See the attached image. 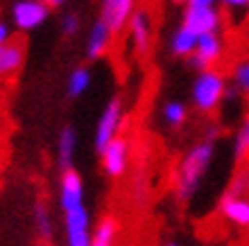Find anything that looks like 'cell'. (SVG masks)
<instances>
[{"label": "cell", "instance_id": "1", "mask_svg": "<svg viewBox=\"0 0 249 246\" xmlns=\"http://www.w3.org/2000/svg\"><path fill=\"white\" fill-rule=\"evenodd\" d=\"M59 208L64 214L66 246H91V213L84 203V181L72 167L64 169L59 179Z\"/></svg>", "mask_w": 249, "mask_h": 246}, {"label": "cell", "instance_id": "2", "mask_svg": "<svg viewBox=\"0 0 249 246\" xmlns=\"http://www.w3.org/2000/svg\"><path fill=\"white\" fill-rule=\"evenodd\" d=\"M213 154H215L213 140H202V143L193 145L184 154V158L177 165V172H175V192H177V199L188 201L197 192L199 183L204 181V176H206V172L211 167Z\"/></svg>", "mask_w": 249, "mask_h": 246}, {"label": "cell", "instance_id": "3", "mask_svg": "<svg viewBox=\"0 0 249 246\" xmlns=\"http://www.w3.org/2000/svg\"><path fill=\"white\" fill-rule=\"evenodd\" d=\"M224 95H227V79L222 77V72H217L215 68L197 72L190 88V99L199 113H213L222 104Z\"/></svg>", "mask_w": 249, "mask_h": 246}, {"label": "cell", "instance_id": "4", "mask_svg": "<svg viewBox=\"0 0 249 246\" xmlns=\"http://www.w3.org/2000/svg\"><path fill=\"white\" fill-rule=\"evenodd\" d=\"M123 117H124V104L120 98H111L105 104V109L98 117V124H95V136H93V143L95 149L102 151L105 145L109 140L120 133V127H123Z\"/></svg>", "mask_w": 249, "mask_h": 246}, {"label": "cell", "instance_id": "5", "mask_svg": "<svg viewBox=\"0 0 249 246\" xmlns=\"http://www.w3.org/2000/svg\"><path fill=\"white\" fill-rule=\"evenodd\" d=\"M50 18L46 0H16L12 5V23L20 32H34Z\"/></svg>", "mask_w": 249, "mask_h": 246}, {"label": "cell", "instance_id": "6", "mask_svg": "<svg viewBox=\"0 0 249 246\" xmlns=\"http://www.w3.org/2000/svg\"><path fill=\"white\" fill-rule=\"evenodd\" d=\"M100 158H102V169H105L107 176L111 179H120V176L127 172L131 161V143L124 136H116L113 140L105 145V149L100 151Z\"/></svg>", "mask_w": 249, "mask_h": 246}, {"label": "cell", "instance_id": "7", "mask_svg": "<svg viewBox=\"0 0 249 246\" xmlns=\"http://www.w3.org/2000/svg\"><path fill=\"white\" fill-rule=\"evenodd\" d=\"M224 54V41L220 36V32H206L197 36V46L195 52L190 54V66L195 70H206L222 59Z\"/></svg>", "mask_w": 249, "mask_h": 246}, {"label": "cell", "instance_id": "8", "mask_svg": "<svg viewBox=\"0 0 249 246\" xmlns=\"http://www.w3.org/2000/svg\"><path fill=\"white\" fill-rule=\"evenodd\" d=\"M188 30L199 36V34H206V32H220L222 27V14L215 9V5H209V7H190L186 5V12H184V23Z\"/></svg>", "mask_w": 249, "mask_h": 246}, {"label": "cell", "instance_id": "9", "mask_svg": "<svg viewBox=\"0 0 249 246\" xmlns=\"http://www.w3.org/2000/svg\"><path fill=\"white\" fill-rule=\"evenodd\" d=\"M127 34L129 43L136 50V54H147L152 46V18L147 9H134V14L127 20Z\"/></svg>", "mask_w": 249, "mask_h": 246}, {"label": "cell", "instance_id": "10", "mask_svg": "<svg viewBox=\"0 0 249 246\" xmlns=\"http://www.w3.org/2000/svg\"><path fill=\"white\" fill-rule=\"evenodd\" d=\"M136 9V0H100V18L113 30V34L123 32L127 20Z\"/></svg>", "mask_w": 249, "mask_h": 246}, {"label": "cell", "instance_id": "11", "mask_svg": "<svg viewBox=\"0 0 249 246\" xmlns=\"http://www.w3.org/2000/svg\"><path fill=\"white\" fill-rule=\"evenodd\" d=\"M220 214L236 228H249V199L243 195H227L220 203Z\"/></svg>", "mask_w": 249, "mask_h": 246}, {"label": "cell", "instance_id": "12", "mask_svg": "<svg viewBox=\"0 0 249 246\" xmlns=\"http://www.w3.org/2000/svg\"><path fill=\"white\" fill-rule=\"evenodd\" d=\"M111 41H113V30L102 18L95 20L91 30H89V36H86V57L89 59L105 57L109 48H111Z\"/></svg>", "mask_w": 249, "mask_h": 246}, {"label": "cell", "instance_id": "13", "mask_svg": "<svg viewBox=\"0 0 249 246\" xmlns=\"http://www.w3.org/2000/svg\"><path fill=\"white\" fill-rule=\"evenodd\" d=\"M25 64V46L20 41H9L0 48V77H14Z\"/></svg>", "mask_w": 249, "mask_h": 246}, {"label": "cell", "instance_id": "14", "mask_svg": "<svg viewBox=\"0 0 249 246\" xmlns=\"http://www.w3.org/2000/svg\"><path fill=\"white\" fill-rule=\"evenodd\" d=\"M75 151H77V131L72 129L71 124H66L59 131V138H57V161H59L61 169L72 167Z\"/></svg>", "mask_w": 249, "mask_h": 246}, {"label": "cell", "instance_id": "15", "mask_svg": "<svg viewBox=\"0 0 249 246\" xmlns=\"http://www.w3.org/2000/svg\"><path fill=\"white\" fill-rule=\"evenodd\" d=\"M197 46V34L193 30H188L186 25L177 27L175 34L170 36V52L175 57H190L195 52Z\"/></svg>", "mask_w": 249, "mask_h": 246}, {"label": "cell", "instance_id": "16", "mask_svg": "<svg viewBox=\"0 0 249 246\" xmlns=\"http://www.w3.org/2000/svg\"><path fill=\"white\" fill-rule=\"evenodd\" d=\"M91 82H93L91 70H89L86 66H77V68H72L68 79H66V93H68L71 98H82V95L89 91Z\"/></svg>", "mask_w": 249, "mask_h": 246}, {"label": "cell", "instance_id": "17", "mask_svg": "<svg viewBox=\"0 0 249 246\" xmlns=\"http://www.w3.org/2000/svg\"><path fill=\"white\" fill-rule=\"evenodd\" d=\"M118 221L113 217H107L93 228V235H91V246H113L116 237H118Z\"/></svg>", "mask_w": 249, "mask_h": 246}, {"label": "cell", "instance_id": "18", "mask_svg": "<svg viewBox=\"0 0 249 246\" xmlns=\"http://www.w3.org/2000/svg\"><path fill=\"white\" fill-rule=\"evenodd\" d=\"M161 117H163V122L172 129H177L181 124L188 120V109H186L184 102H179V99H168L163 104V109H161Z\"/></svg>", "mask_w": 249, "mask_h": 246}, {"label": "cell", "instance_id": "19", "mask_svg": "<svg viewBox=\"0 0 249 246\" xmlns=\"http://www.w3.org/2000/svg\"><path fill=\"white\" fill-rule=\"evenodd\" d=\"M34 228L36 233L43 237V240H50L53 237V217H50V210L43 201H39L34 206Z\"/></svg>", "mask_w": 249, "mask_h": 246}, {"label": "cell", "instance_id": "20", "mask_svg": "<svg viewBox=\"0 0 249 246\" xmlns=\"http://www.w3.org/2000/svg\"><path fill=\"white\" fill-rule=\"evenodd\" d=\"M233 156L238 161H243L245 156H249V113L245 115V120L240 122L236 131V140H233Z\"/></svg>", "mask_w": 249, "mask_h": 246}, {"label": "cell", "instance_id": "21", "mask_svg": "<svg viewBox=\"0 0 249 246\" xmlns=\"http://www.w3.org/2000/svg\"><path fill=\"white\" fill-rule=\"evenodd\" d=\"M233 84L243 95H249V57L233 66Z\"/></svg>", "mask_w": 249, "mask_h": 246}, {"label": "cell", "instance_id": "22", "mask_svg": "<svg viewBox=\"0 0 249 246\" xmlns=\"http://www.w3.org/2000/svg\"><path fill=\"white\" fill-rule=\"evenodd\" d=\"M59 27H61V34L64 36H72V34L79 32V18L77 14H64L59 20Z\"/></svg>", "mask_w": 249, "mask_h": 246}, {"label": "cell", "instance_id": "23", "mask_svg": "<svg viewBox=\"0 0 249 246\" xmlns=\"http://www.w3.org/2000/svg\"><path fill=\"white\" fill-rule=\"evenodd\" d=\"M217 2L231 14H238V12H243V9H247V0H217Z\"/></svg>", "mask_w": 249, "mask_h": 246}, {"label": "cell", "instance_id": "24", "mask_svg": "<svg viewBox=\"0 0 249 246\" xmlns=\"http://www.w3.org/2000/svg\"><path fill=\"white\" fill-rule=\"evenodd\" d=\"M12 41V27L7 25L5 20H0V48Z\"/></svg>", "mask_w": 249, "mask_h": 246}, {"label": "cell", "instance_id": "25", "mask_svg": "<svg viewBox=\"0 0 249 246\" xmlns=\"http://www.w3.org/2000/svg\"><path fill=\"white\" fill-rule=\"evenodd\" d=\"M217 0H188L186 5H190V7H209V5H215Z\"/></svg>", "mask_w": 249, "mask_h": 246}, {"label": "cell", "instance_id": "26", "mask_svg": "<svg viewBox=\"0 0 249 246\" xmlns=\"http://www.w3.org/2000/svg\"><path fill=\"white\" fill-rule=\"evenodd\" d=\"M50 7H59V5H64V2H68V0H46Z\"/></svg>", "mask_w": 249, "mask_h": 246}, {"label": "cell", "instance_id": "27", "mask_svg": "<svg viewBox=\"0 0 249 246\" xmlns=\"http://www.w3.org/2000/svg\"><path fill=\"white\" fill-rule=\"evenodd\" d=\"M172 2H175V5H186L188 0H172Z\"/></svg>", "mask_w": 249, "mask_h": 246}, {"label": "cell", "instance_id": "28", "mask_svg": "<svg viewBox=\"0 0 249 246\" xmlns=\"http://www.w3.org/2000/svg\"><path fill=\"white\" fill-rule=\"evenodd\" d=\"M247 12H249V0H247Z\"/></svg>", "mask_w": 249, "mask_h": 246}, {"label": "cell", "instance_id": "29", "mask_svg": "<svg viewBox=\"0 0 249 246\" xmlns=\"http://www.w3.org/2000/svg\"><path fill=\"white\" fill-rule=\"evenodd\" d=\"M168 246H177V244H168Z\"/></svg>", "mask_w": 249, "mask_h": 246}, {"label": "cell", "instance_id": "30", "mask_svg": "<svg viewBox=\"0 0 249 246\" xmlns=\"http://www.w3.org/2000/svg\"><path fill=\"white\" fill-rule=\"evenodd\" d=\"M39 246H46V244H39Z\"/></svg>", "mask_w": 249, "mask_h": 246}]
</instances>
